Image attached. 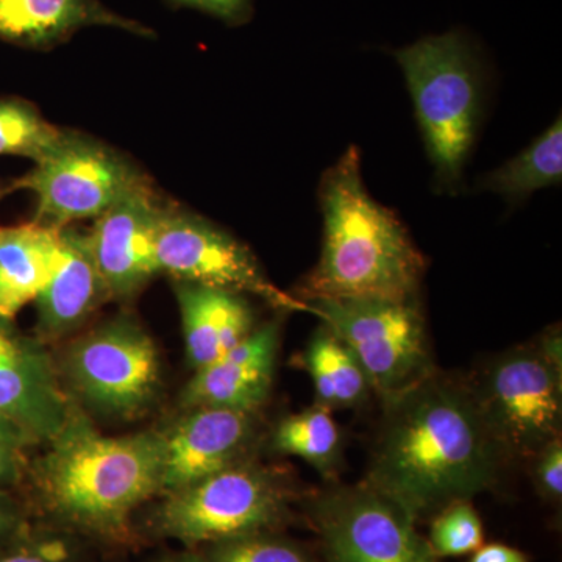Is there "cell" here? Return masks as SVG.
<instances>
[{
	"instance_id": "31",
	"label": "cell",
	"mask_w": 562,
	"mask_h": 562,
	"mask_svg": "<svg viewBox=\"0 0 562 562\" xmlns=\"http://www.w3.org/2000/svg\"><path fill=\"white\" fill-rule=\"evenodd\" d=\"M469 562H530L527 554L505 543H483Z\"/></svg>"
},
{
	"instance_id": "29",
	"label": "cell",
	"mask_w": 562,
	"mask_h": 562,
	"mask_svg": "<svg viewBox=\"0 0 562 562\" xmlns=\"http://www.w3.org/2000/svg\"><path fill=\"white\" fill-rule=\"evenodd\" d=\"M31 525L32 516L24 501L13 491L0 487V550L16 541Z\"/></svg>"
},
{
	"instance_id": "33",
	"label": "cell",
	"mask_w": 562,
	"mask_h": 562,
	"mask_svg": "<svg viewBox=\"0 0 562 562\" xmlns=\"http://www.w3.org/2000/svg\"><path fill=\"white\" fill-rule=\"evenodd\" d=\"M5 190L3 188H0V199L5 198Z\"/></svg>"
},
{
	"instance_id": "19",
	"label": "cell",
	"mask_w": 562,
	"mask_h": 562,
	"mask_svg": "<svg viewBox=\"0 0 562 562\" xmlns=\"http://www.w3.org/2000/svg\"><path fill=\"white\" fill-rule=\"evenodd\" d=\"M61 254V231L32 221L0 227V319L14 321L49 283Z\"/></svg>"
},
{
	"instance_id": "4",
	"label": "cell",
	"mask_w": 562,
	"mask_h": 562,
	"mask_svg": "<svg viewBox=\"0 0 562 562\" xmlns=\"http://www.w3.org/2000/svg\"><path fill=\"white\" fill-rule=\"evenodd\" d=\"M295 492L280 475L244 460L171 494L151 513L150 530L183 549L279 531Z\"/></svg>"
},
{
	"instance_id": "10",
	"label": "cell",
	"mask_w": 562,
	"mask_h": 562,
	"mask_svg": "<svg viewBox=\"0 0 562 562\" xmlns=\"http://www.w3.org/2000/svg\"><path fill=\"white\" fill-rule=\"evenodd\" d=\"M327 562H439L401 503L366 482L330 484L305 501Z\"/></svg>"
},
{
	"instance_id": "17",
	"label": "cell",
	"mask_w": 562,
	"mask_h": 562,
	"mask_svg": "<svg viewBox=\"0 0 562 562\" xmlns=\"http://www.w3.org/2000/svg\"><path fill=\"white\" fill-rule=\"evenodd\" d=\"M88 27H111L143 38L155 35L101 0H0V40L31 49H54Z\"/></svg>"
},
{
	"instance_id": "24",
	"label": "cell",
	"mask_w": 562,
	"mask_h": 562,
	"mask_svg": "<svg viewBox=\"0 0 562 562\" xmlns=\"http://www.w3.org/2000/svg\"><path fill=\"white\" fill-rule=\"evenodd\" d=\"M427 539L439 560L472 554L484 543L482 517L471 501L450 503L431 517Z\"/></svg>"
},
{
	"instance_id": "21",
	"label": "cell",
	"mask_w": 562,
	"mask_h": 562,
	"mask_svg": "<svg viewBox=\"0 0 562 562\" xmlns=\"http://www.w3.org/2000/svg\"><path fill=\"white\" fill-rule=\"evenodd\" d=\"M562 179L561 117L543 135L502 168L484 177L480 188L508 199H525Z\"/></svg>"
},
{
	"instance_id": "20",
	"label": "cell",
	"mask_w": 562,
	"mask_h": 562,
	"mask_svg": "<svg viewBox=\"0 0 562 562\" xmlns=\"http://www.w3.org/2000/svg\"><path fill=\"white\" fill-rule=\"evenodd\" d=\"M303 364L312 375L316 403L328 412L357 408L372 392L368 376L349 347L321 324L314 331Z\"/></svg>"
},
{
	"instance_id": "9",
	"label": "cell",
	"mask_w": 562,
	"mask_h": 562,
	"mask_svg": "<svg viewBox=\"0 0 562 562\" xmlns=\"http://www.w3.org/2000/svg\"><path fill=\"white\" fill-rule=\"evenodd\" d=\"M149 181L121 151L92 136L68 131L49 157L3 190L5 194L32 191L36 198L33 221L63 231L76 222L98 220Z\"/></svg>"
},
{
	"instance_id": "14",
	"label": "cell",
	"mask_w": 562,
	"mask_h": 562,
	"mask_svg": "<svg viewBox=\"0 0 562 562\" xmlns=\"http://www.w3.org/2000/svg\"><path fill=\"white\" fill-rule=\"evenodd\" d=\"M161 438L160 495H166L247 460L255 438V414L192 408Z\"/></svg>"
},
{
	"instance_id": "18",
	"label": "cell",
	"mask_w": 562,
	"mask_h": 562,
	"mask_svg": "<svg viewBox=\"0 0 562 562\" xmlns=\"http://www.w3.org/2000/svg\"><path fill=\"white\" fill-rule=\"evenodd\" d=\"M187 357L194 371L205 368L255 330L246 295L191 283H173Z\"/></svg>"
},
{
	"instance_id": "28",
	"label": "cell",
	"mask_w": 562,
	"mask_h": 562,
	"mask_svg": "<svg viewBox=\"0 0 562 562\" xmlns=\"http://www.w3.org/2000/svg\"><path fill=\"white\" fill-rule=\"evenodd\" d=\"M532 460V480L543 501L561 505L562 501V439L550 441Z\"/></svg>"
},
{
	"instance_id": "23",
	"label": "cell",
	"mask_w": 562,
	"mask_h": 562,
	"mask_svg": "<svg viewBox=\"0 0 562 562\" xmlns=\"http://www.w3.org/2000/svg\"><path fill=\"white\" fill-rule=\"evenodd\" d=\"M65 128L43 116L32 102L0 98V155L43 161L65 139Z\"/></svg>"
},
{
	"instance_id": "3",
	"label": "cell",
	"mask_w": 562,
	"mask_h": 562,
	"mask_svg": "<svg viewBox=\"0 0 562 562\" xmlns=\"http://www.w3.org/2000/svg\"><path fill=\"white\" fill-rule=\"evenodd\" d=\"M319 195L324 246L299 301L419 299L427 262L394 211L366 190L358 147L325 172Z\"/></svg>"
},
{
	"instance_id": "30",
	"label": "cell",
	"mask_w": 562,
	"mask_h": 562,
	"mask_svg": "<svg viewBox=\"0 0 562 562\" xmlns=\"http://www.w3.org/2000/svg\"><path fill=\"white\" fill-rule=\"evenodd\" d=\"M171 2L213 14L228 24L246 22L251 11L250 0H171Z\"/></svg>"
},
{
	"instance_id": "26",
	"label": "cell",
	"mask_w": 562,
	"mask_h": 562,
	"mask_svg": "<svg viewBox=\"0 0 562 562\" xmlns=\"http://www.w3.org/2000/svg\"><path fill=\"white\" fill-rule=\"evenodd\" d=\"M83 541L61 528L32 522L16 541L0 550V562H85Z\"/></svg>"
},
{
	"instance_id": "22",
	"label": "cell",
	"mask_w": 562,
	"mask_h": 562,
	"mask_svg": "<svg viewBox=\"0 0 562 562\" xmlns=\"http://www.w3.org/2000/svg\"><path fill=\"white\" fill-rule=\"evenodd\" d=\"M272 443L277 452L302 458L324 476H331L341 464V431L331 412L319 405L280 420Z\"/></svg>"
},
{
	"instance_id": "7",
	"label": "cell",
	"mask_w": 562,
	"mask_h": 562,
	"mask_svg": "<svg viewBox=\"0 0 562 562\" xmlns=\"http://www.w3.org/2000/svg\"><path fill=\"white\" fill-rule=\"evenodd\" d=\"M308 305L349 347L380 398L401 394L438 371L419 299H336Z\"/></svg>"
},
{
	"instance_id": "13",
	"label": "cell",
	"mask_w": 562,
	"mask_h": 562,
	"mask_svg": "<svg viewBox=\"0 0 562 562\" xmlns=\"http://www.w3.org/2000/svg\"><path fill=\"white\" fill-rule=\"evenodd\" d=\"M74 403L63 387L46 344L0 319V417L33 442H50L68 422Z\"/></svg>"
},
{
	"instance_id": "25",
	"label": "cell",
	"mask_w": 562,
	"mask_h": 562,
	"mask_svg": "<svg viewBox=\"0 0 562 562\" xmlns=\"http://www.w3.org/2000/svg\"><path fill=\"white\" fill-rule=\"evenodd\" d=\"M198 552L206 562H313L305 547L284 538L279 531L210 543Z\"/></svg>"
},
{
	"instance_id": "32",
	"label": "cell",
	"mask_w": 562,
	"mask_h": 562,
	"mask_svg": "<svg viewBox=\"0 0 562 562\" xmlns=\"http://www.w3.org/2000/svg\"><path fill=\"white\" fill-rule=\"evenodd\" d=\"M154 562H206L198 550L183 549L180 552L165 554Z\"/></svg>"
},
{
	"instance_id": "2",
	"label": "cell",
	"mask_w": 562,
	"mask_h": 562,
	"mask_svg": "<svg viewBox=\"0 0 562 562\" xmlns=\"http://www.w3.org/2000/svg\"><path fill=\"white\" fill-rule=\"evenodd\" d=\"M162 438L158 432L105 436L74 405L61 431L29 464L31 516L105 546L135 541L133 517L161 492Z\"/></svg>"
},
{
	"instance_id": "1",
	"label": "cell",
	"mask_w": 562,
	"mask_h": 562,
	"mask_svg": "<svg viewBox=\"0 0 562 562\" xmlns=\"http://www.w3.org/2000/svg\"><path fill=\"white\" fill-rule=\"evenodd\" d=\"M382 403L362 482L401 503L416 522L497 483L506 460L468 382L435 371Z\"/></svg>"
},
{
	"instance_id": "12",
	"label": "cell",
	"mask_w": 562,
	"mask_h": 562,
	"mask_svg": "<svg viewBox=\"0 0 562 562\" xmlns=\"http://www.w3.org/2000/svg\"><path fill=\"white\" fill-rule=\"evenodd\" d=\"M166 205L149 181L94 220L88 243L110 301H133L160 273L157 236Z\"/></svg>"
},
{
	"instance_id": "5",
	"label": "cell",
	"mask_w": 562,
	"mask_h": 562,
	"mask_svg": "<svg viewBox=\"0 0 562 562\" xmlns=\"http://www.w3.org/2000/svg\"><path fill=\"white\" fill-rule=\"evenodd\" d=\"M428 155L443 183L460 179L480 120V79L458 33L427 36L395 52Z\"/></svg>"
},
{
	"instance_id": "8",
	"label": "cell",
	"mask_w": 562,
	"mask_h": 562,
	"mask_svg": "<svg viewBox=\"0 0 562 562\" xmlns=\"http://www.w3.org/2000/svg\"><path fill=\"white\" fill-rule=\"evenodd\" d=\"M468 383L505 460H531L561 438L562 372L538 344L503 351Z\"/></svg>"
},
{
	"instance_id": "11",
	"label": "cell",
	"mask_w": 562,
	"mask_h": 562,
	"mask_svg": "<svg viewBox=\"0 0 562 562\" xmlns=\"http://www.w3.org/2000/svg\"><path fill=\"white\" fill-rule=\"evenodd\" d=\"M158 271L173 283L255 295L277 310L313 314L308 303L281 291L241 241L190 210L166 205L157 236Z\"/></svg>"
},
{
	"instance_id": "27",
	"label": "cell",
	"mask_w": 562,
	"mask_h": 562,
	"mask_svg": "<svg viewBox=\"0 0 562 562\" xmlns=\"http://www.w3.org/2000/svg\"><path fill=\"white\" fill-rule=\"evenodd\" d=\"M35 442L21 428L0 417V487L13 491L27 475V450Z\"/></svg>"
},
{
	"instance_id": "6",
	"label": "cell",
	"mask_w": 562,
	"mask_h": 562,
	"mask_svg": "<svg viewBox=\"0 0 562 562\" xmlns=\"http://www.w3.org/2000/svg\"><path fill=\"white\" fill-rule=\"evenodd\" d=\"M58 372L88 409L111 419L143 416L161 390L157 346L128 314L111 317L74 339Z\"/></svg>"
},
{
	"instance_id": "15",
	"label": "cell",
	"mask_w": 562,
	"mask_h": 562,
	"mask_svg": "<svg viewBox=\"0 0 562 562\" xmlns=\"http://www.w3.org/2000/svg\"><path fill=\"white\" fill-rule=\"evenodd\" d=\"M280 347V321L255 327L220 360L194 371L181 392L184 408H222L257 414L271 394Z\"/></svg>"
},
{
	"instance_id": "16",
	"label": "cell",
	"mask_w": 562,
	"mask_h": 562,
	"mask_svg": "<svg viewBox=\"0 0 562 562\" xmlns=\"http://www.w3.org/2000/svg\"><path fill=\"white\" fill-rule=\"evenodd\" d=\"M109 301L91 255L88 233L77 231L74 225L63 228L60 260L35 301L36 338L44 344L65 339Z\"/></svg>"
}]
</instances>
